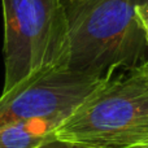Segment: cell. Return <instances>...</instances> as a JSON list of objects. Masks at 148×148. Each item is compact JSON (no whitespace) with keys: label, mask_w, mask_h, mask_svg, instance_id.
<instances>
[{"label":"cell","mask_w":148,"mask_h":148,"mask_svg":"<svg viewBox=\"0 0 148 148\" xmlns=\"http://www.w3.org/2000/svg\"><path fill=\"white\" fill-rule=\"evenodd\" d=\"M55 138V130L42 122L14 123L0 127V148H35Z\"/></svg>","instance_id":"5b68a950"},{"label":"cell","mask_w":148,"mask_h":148,"mask_svg":"<svg viewBox=\"0 0 148 148\" xmlns=\"http://www.w3.org/2000/svg\"><path fill=\"white\" fill-rule=\"evenodd\" d=\"M68 1H77V0H68Z\"/></svg>","instance_id":"ba28073f"},{"label":"cell","mask_w":148,"mask_h":148,"mask_svg":"<svg viewBox=\"0 0 148 148\" xmlns=\"http://www.w3.org/2000/svg\"><path fill=\"white\" fill-rule=\"evenodd\" d=\"M82 148L148 146V60L110 77L55 130Z\"/></svg>","instance_id":"7a4b0ae2"},{"label":"cell","mask_w":148,"mask_h":148,"mask_svg":"<svg viewBox=\"0 0 148 148\" xmlns=\"http://www.w3.org/2000/svg\"><path fill=\"white\" fill-rule=\"evenodd\" d=\"M142 148H148V146H144V147H142Z\"/></svg>","instance_id":"9c48e42d"},{"label":"cell","mask_w":148,"mask_h":148,"mask_svg":"<svg viewBox=\"0 0 148 148\" xmlns=\"http://www.w3.org/2000/svg\"><path fill=\"white\" fill-rule=\"evenodd\" d=\"M109 78L52 68L29 77L0 95V127L42 122L56 130Z\"/></svg>","instance_id":"277c9868"},{"label":"cell","mask_w":148,"mask_h":148,"mask_svg":"<svg viewBox=\"0 0 148 148\" xmlns=\"http://www.w3.org/2000/svg\"><path fill=\"white\" fill-rule=\"evenodd\" d=\"M35 148H82L79 146H75L73 143H69V142H65V140H61V139H57L56 136L49 140L44 142V143L39 144L38 147Z\"/></svg>","instance_id":"52a82bcc"},{"label":"cell","mask_w":148,"mask_h":148,"mask_svg":"<svg viewBox=\"0 0 148 148\" xmlns=\"http://www.w3.org/2000/svg\"><path fill=\"white\" fill-rule=\"evenodd\" d=\"M4 14L3 92L52 68H68L70 53L62 0H1Z\"/></svg>","instance_id":"3957f363"},{"label":"cell","mask_w":148,"mask_h":148,"mask_svg":"<svg viewBox=\"0 0 148 148\" xmlns=\"http://www.w3.org/2000/svg\"><path fill=\"white\" fill-rule=\"evenodd\" d=\"M136 16H138V20L140 22V26L144 31V35L148 42V0L138 4L136 7Z\"/></svg>","instance_id":"8992f818"},{"label":"cell","mask_w":148,"mask_h":148,"mask_svg":"<svg viewBox=\"0 0 148 148\" xmlns=\"http://www.w3.org/2000/svg\"><path fill=\"white\" fill-rule=\"evenodd\" d=\"M146 0H77L65 5L70 53L68 68L110 78L148 60V42L136 16Z\"/></svg>","instance_id":"6da1fadb"}]
</instances>
